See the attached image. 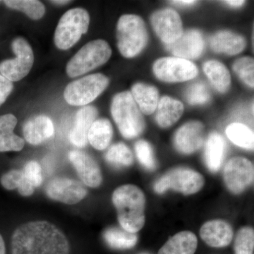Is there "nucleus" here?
<instances>
[{
	"mask_svg": "<svg viewBox=\"0 0 254 254\" xmlns=\"http://www.w3.org/2000/svg\"><path fill=\"white\" fill-rule=\"evenodd\" d=\"M223 177L227 189L232 193L239 194L253 183V163L242 157L230 159L224 168Z\"/></svg>",
	"mask_w": 254,
	"mask_h": 254,
	"instance_id": "9b49d317",
	"label": "nucleus"
},
{
	"mask_svg": "<svg viewBox=\"0 0 254 254\" xmlns=\"http://www.w3.org/2000/svg\"><path fill=\"white\" fill-rule=\"evenodd\" d=\"M200 235L202 240L210 247L221 248L231 243L233 230L231 226L223 220H211L202 226Z\"/></svg>",
	"mask_w": 254,
	"mask_h": 254,
	"instance_id": "a211bd4d",
	"label": "nucleus"
},
{
	"mask_svg": "<svg viewBox=\"0 0 254 254\" xmlns=\"http://www.w3.org/2000/svg\"><path fill=\"white\" fill-rule=\"evenodd\" d=\"M105 160L116 168H126L133 163L132 152L124 143H115L110 146L105 154Z\"/></svg>",
	"mask_w": 254,
	"mask_h": 254,
	"instance_id": "c85d7f7f",
	"label": "nucleus"
},
{
	"mask_svg": "<svg viewBox=\"0 0 254 254\" xmlns=\"http://www.w3.org/2000/svg\"><path fill=\"white\" fill-rule=\"evenodd\" d=\"M234 71L238 75L247 86L254 88V63L253 58L245 57L235 62Z\"/></svg>",
	"mask_w": 254,
	"mask_h": 254,
	"instance_id": "7c9ffc66",
	"label": "nucleus"
},
{
	"mask_svg": "<svg viewBox=\"0 0 254 254\" xmlns=\"http://www.w3.org/2000/svg\"><path fill=\"white\" fill-rule=\"evenodd\" d=\"M197 241L194 234L190 231L177 233L170 238L159 251L158 254H194Z\"/></svg>",
	"mask_w": 254,
	"mask_h": 254,
	"instance_id": "b1692460",
	"label": "nucleus"
},
{
	"mask_svg": "<svg viewBox=\"0 0 254 254\" xmlns=\"http://www.w3.org/2000/svg\"></svg>",
	"mask_w": 254,
	"mask_h": 254,
	"instance_id": "a18cd8bd",
	"label": "nucleus"
},
{
	"mask_svg": "<svg viewBox=\"0 0 254 254\" xmlns=\"http://www.w3.org/2000/svg\"><path fill=\"white\" fill-rule=\"evenodd\" d=\"M204 46L202 33L198 30L190 29L183 32L176 41L165 47L175 58L189 60L199 58L203 53Z\"/></svg>",
	"mask_w": 254,
	"mask_h": 254,
	"instance_id": "4468645a",
	"label": "nucleus"
},
{
	"mask_svg": "<svg viewBox=\"0 0 254 254\" xmlns=\"http://www.w3.org/2000/svg\"><path fill=\"white\" fill-rule=\"evenodd\" d=\"M55 133L51 119L46 115H38L28 120L23 127L25 139L31 145H40L50 139Z\"/></svg>",
	"mask_w": 254,
	"mask_h": 254,
	"instance_id": "6ab92c4d",
	"label": "nucleus"
},
{
	"mask_svg": "<svg viewBox=\"0 0 254 254\" xmlns=\"http://www.w3.org/2000/svg\"><path fill=\"white\" fill-rule=\"evenodd\" d=\"M113 136L112 124L107 119L95 120L88 133V141L90 144L98 150L108 148Z\"/></svg>",
	"mask_w": 254,
	"mask_h": 254,
	"instance_id": "a878e982",
	"label": "nucleus"
},
{
	"mask_svg": "<svg viewBox=\"0 0 254 254\" xmlns=\"http://www.w3.org/2000/svg\"><path fill=\"white\" fill-rule=\"evenodd\" d=\"M46 191L51 199L68 205L76 204L87 195V190L81 183L65 177L51 180L46 187Z\"/></svg>",
	"mask_w": 254,
	"mask_h": 254,
	"instance_id": "ddd939ff",
	"label": "nucleus"
},
{
	"mask_svg": "<svg viewBox=\"0 0 254 254\" xmlns=\"http://www.w3.org/2000/svg\"><path fill=\"white\" fill-rule=\"evenodd\" d=\"M135 152L138 161L145 169L154 170L156 168V160L149 143L144 140L137 141L135 144Z\"/></svg>",
	"mask_w": 254,
	"mask_h": 254,
	"instance_id": "72a5a7b5",
	"label": "nucleus"
},
{
	"mask_svg": "<svg viewBox=\"0 0 254 254\" xmlns=\"http://www.w3.org/2000/svg\"><path fill=\"white\" fill-rule=\"evenodd\" d=\"M11 48L16 58L0 63V74L11 82L21 81L33 67L34 54L29 43L21 37L15 38Z\"/></svg>",
	"mask_w": 254,
	"mask_h": 254,
	"instance_id": "1a4fd4ad",
	"label": "nucleus"
},
{
	"mask_svg": "<svg viewBox=\"0 0 254 254\" xmlns=\"http://www.w3.org/2000/svg\"><path fill=\"white\" fill-rule=\"evenodd\" d=\"M131 93L140 111L147 115L154 113L159 102L158 91L155 87L136 83L132 86Z\"/></svg>",
	"mask_w": 254,
	"mask_h": 254,
	"instance_id": "5701e85b",
	"label": "nucleus"
},
{
	"mask_svg": "<svg viewBox=\"0 0 254 254\" xmlns=\"http://www.w3.org/2000/svg\"><path fill=\"white\" fill-rule=\"evenodd\" d=\"M224 2L226 3V4L230 5V6H235V7H239V6H242V5L244 4V3L245 2V1H225Z\"/></svg>",
	"mask_w": 254,
	"mask_h": 254,
	"instance_id": "79ce46f5",
	"label": "nucleus"
},
{
	"mask_svg": "<svg viewBox=\"0 0 254 254\" xmlns=\"http://www.w3.org/2000/svg\"><path fill=\"white\" fill-rule=\"evenodd\" d=\"M98 115V110L91 105H86L78 110L75 118L74 126L69 133V141L73 145L78 148L86 146L88 131Z\"/></svg>",
	"mask_w": 254,
	"mask_h": 254,
	"instance_id": "f3484780",
	"label": "nucleus"
},
{
	"mask_svg": "<svg viewBox=\"0 0 254 254\" xmlns=\"http://www.w3.org/2000/svg\"><path fill=\"white\" fill-rule=\"evenodd\" d=\"M210 46L215 53L235 55L242 53L247 46L245 38L232 31L217 32L210 38Z\"/></svg>",
	"mask_w": 254,
	"mask_h": 254,
	"instance_id": "412c9836",
	"label": "nucleus"
},
{
	"mask_svg": "<svg viewBox=\"0 0 254 254\" xmlns=\"http://www.w3.org/2000/svg\"><path fill=\"white\" fill-rule=\"evenodd\" d=\"M68 159L84 185L93 188L100 186L103 180L101 171L91 155L80 150H72L68 153Z\"/></svg>",
	"mask_w": 254,
	"mask_h": 254,
	"instance_id": "dca6fc26",
	"label": "nucleus"
},
{
	"mask_svg": "<svg viewBox=\"0 0 254 254\" xmlns=\"http://www.w3.org/2000/svg\"><path fill=\"white\" fill-rule=\"evenodd\" d=\"M226 134L235 145L245 149H254V132L247 125L239 123H232L227 127Z\"/></svg>",
	"mask_w": 254,
	"mask_h": 254,
	"instance_id": "cd10ccee",
	"label": "nucleus"
},
{
	"mask_svg": "<svg viewBox=\"0 0 254 254\" xmlns=\"http://www.w3.org/2000/svg\"><path fill=\"white\" fill-rule=\"evenodd\" d=\"M90 16L83 8H73L60 18L55 30L54 41L58 49L66 50L78 43L89 27Z\"/></svg>",
	"mask_w": 254,
	"mask_h": 254,
	"instance_id": "423d86ee",
	"label": "nucleus"
},
{
	"mask_svg": "<svg viewBox=\"0 0 254 254\" xmlns=\"http://www.w3.org/2000/svg\"><path fill=\"white\" fill-rule=\"evenodd\" d=\"M24 145V140L14 133L0 136V152L20 151Z\"/></svg>",
	"mask_w": 254,
	"mask_h": 254,
	"instance_id": "f704fd0d",
	"label": "nucleus"
},
{
	"mask_svg": "<svg viewBox=\"0 0 254 254\" xmlns=\"http://www.w3.org/2000/svg\"><path fill=\"white\" fill-rule=\"evenodd\" d=\"M227 145L225 138L218 132H212L205 141L204 160L211 173H217L225 158Z\"/></svg>",
	"mask_w": 254,
	"mask_h": 254,
	"instance_id": "aec40b11",
	"label": "nucleus"
},
{
	"mask_svg": "<svg viewBox=\"0 0 254 254\" xmlns=\"http://www.w3.org/2000/svg\"><path fill=\"white\" fill-rule=\"evenodd\" d=\"M109 83V78L102 73L88 75L68 83L64 98L72 106H86L106 89Z\"/></svg>",
	"mask_w": 254,
	"mask_h": 254,
	"instance_id": "0eeeda50",
	"label": "nucleus"
},
{
	"mask_svg": "<svg viewBox=\"0 0 254 254\" xmlns=\"http://www.w3.org/2000/svg\"><path fill=\"white\" fill-rule=\"evenodd\" d=\"M150 22L157 36L165 45L176 41L184 32L180 15L175 10L169 8L153 13L150 17Z\"/></svg>",
	"mask_w": 254,
	"mask_h": 254,
	"instance_id": "f8f14e48",
	"label": "nucleus"
},
{
	"mask_svg": "<svg viewBox=\"0 0 254 254\" xmlns=\"http://www.w3.org/2000/svg\"><path fill=\"white\" fill-rule=\"evenodd\" d=\"M14 89L12 82L0 74V106L6 101Z\"/></svg>",
	"mask_w": 254,
	"mask_h": 254,
	"instance_id": "58836bf2",
	"label": "nucleus"
},
{
	"mask_svg": "<svg viewBox=\"0 0 254 254\" xmlns=\"http://www.w3.org/2000/svg\"><path fill=\"white\" fill-rule=\"evenodd\" d=\"M50 2L53 3V4H59V5H64L68 4V2H70V1H65V0H58V1H50Z\"/></svg>",
	"mask_w": 254,
	"mask_h": 254,
	"instance_id": "c03bdc74",
	"label": "nucleus"
},
{
	"mask_svg": "<svg viewBox=\"0 0 254 254\" xmlns=\"http://www.w3.org/2000/svg\"><path fill=\"white\" fill-rule=\"evenodd\" d=\"M187 102L191 105H204L210 100V93L207 85L203 82L193 83L187 88Z\"/></svg>",
	"mask_w": 254,
	"mask_h": 254,
	"instance_id": "2f4dec72",
	"label": "nucleus"
},
{
	"mask_svg": "<svg viewBox=\"0 0 254 254\" xmlns=\"http://www.w3.org/2000/svg\"><path fill=\"white\" fill-rule=\"evenodd\" d=\"M203 71L209 81L220 93L228 91L231 83V76L226 66L216 60H209L204 63Z\"/></svg>",
	"mask_w": 254,
	"mask_h": 254,
	"instance_id": "393cba45",
	"label": "nucleus"
},
{
	"mask_svg": "<svg viewBox=\"0 0 254 254\" xmlns=\"http://www.w3.org/2000/svg\"><path fill=\"white\" fill-rule=\"evenodd\" d=\"M12 254H69L67 239L58 227L46 221L23 224L11 239Z\"/></svg>",
	"mask_w": 254,
	"mask_h": 254,
	"instance_id": "f257e3e1",
	"label": "nucleus"
},
{
	"mask_svg": "<svg viewBox=\"0 0 254 254\" xmlns=\"http://www.w3.org/2000/svg\"><path fill=\"white\" fill-rule=\"evenodd\" d=\"M0 254H5L4 242L1 235H0Z\"/></svg>",
	"mask_w": 254,
	"mask_h": 254,
	"instance_id": "37998d69",
	"label": "nucleus"
},
{
	"mask_svg": "<svg viewBox=\"0 0 254 254\" xmlns=\"http://www.w3.org/2000/svg\"><path fill=\"white\" fill-rule=\"evenodd\" d=\"M34 189L35 187L31 185V182L23 175L22 180L20 182L19 186L18 187V192L23 196H28L33 194Z\"/></svg>",
	"mask_w": 254,
	"mask_h": 254,
	"instance_id": "ea45409f",
	"label": "nucleus"
},
{
	"mask_svg": "<svg viewBox=\"0 0 254 254\" xmlns=\"http://www.w3.org/2000/svg\"><path fill=\"white\" fill-rule=\"evenodd\" d=\"M111 55V48L106 41L95 40L89 42L68 61L66 73L71 78L82 76L104 64Z\"/></svg>",
	"mask_w": 254,
	"mask_h": 254,
	"instance_id": "39448f33",
	"label": "nucleus"
},
{
	"mask_svg": "<svg viewBox=\"0 0 254 254\" xmlns=\"http://www.w3.org/2000/svg\"><path fill=\"white\" fill-rule=\"evenodd\" d=\"M23 175L34 187H39L43 182L41 165L36 161L28 162L23 170Z\"/></svg>",
	"mask_w": 254,
	"mask_h": 254,
	"instance_id": "c9c22d12",
	"label": "nucleus"
},
{
	"mask_svg": "<svg viewBox=\"0 0 254 254\" xmlns=\"http://www.w3.org/2000/svg\"><path fill=\"white\" fill-rule=\"evenodd\" d=\"M172 2L174 3V4H177L178 5H182V6H190V5L194 4L195 3H196V1H193V0H179V1H173Z\"/></svg>",
	"mask_w": 254,
	"mask_h": 254,
	"instance_id": "a19ab883",
	"label": "nucleus"
},
{
	"mask_svg": "<svg viewBox=\"0 0 254 254\" xmlns=\"http://www.w3.org/2000/svg\"><path fill=\"white\" fill-rule=\"evenodd\" d=\"M117 40L119 51L125 58H134L140 54L148 42L143 20L137 15H123L117 25Z\"/></svg>",
	"mask_w": 254,
	"mask_h": 254,
	"instance_id": "20e7f679",
	"label": "nucleus"
},
{
	"mask_svg": "<svg viewBox=\"0 0 254 254\" xmlns=\"http://www.w3.org/2000/svg\"><path fill=\"white\" fill-rule=\"evenodd\" d=\"M204 142V126L198 121L187 123L177 130L174 145L182 154H191L201 148Z\"/></svg>",
	"mask_w": 254,
	"mask_h": 254,
	"instance_id": "2eb2a0df",
	"label": "nucleus"
},
{
	"mask_svg": "<svg viewBox=\"0 0 254 254\" xmlns=\"http://www.w3.org/2000/svg\"><path fill=\"white\" fill-rule=\"evenodd\" d=\"M111 114L120 133L127 139L136 138L144 130V119L131 92H121L115 95Z\"/></svg>",
	"mask_w": 254,
	"mask_h": 254,
	"instance_id": "7ed1b4c3",
	"label": "nucleus"
},
{
	"mask_svg": "<svg viewBox=\"0 0 254 254\" xmlns=\"http://www.w3.org/2000/svg\"><path fill=\"white\" fill-rule=\"evenodd\" d=\"M113 202L123 230L131 233L141 230L145 224V198L143 191L134 185H127L114 191Z\"/></svg>",
	"mask_w": 254,
	"mask_h": 254,
	"instance_id": "f03ea898",
	"label": "nucleus"
},
{
	"mask_svg": "<svg viewBox=\"0 0 254 254\" xmlns=\"http://www.w3.org/2000/svg\"><path fill=\"white\" fill-rule=\"evenodd\" d=\"M155 76L160 81L178 83L190 81L198 75V70L190 60L178 58H164L153 65Z\"/></svg>",
	"mask_w": 254,
	"mask_h": 254,
	"instance_id": "9d476101",
	"label": "nucleus"
},
{
	"mask_svg": "<svg viewBox=\"0 0 254 254\" xmlns=\"http://www.w3.org/2000/svg\"><path fill=\"white\" fill-rule=\"evenodd\" d=\"M254 248V230L249 227H243L237 233L235 240V254H253Z\"/></svg>",
	"mask_w": 254,
	"mask_h": 254,
	"instance_id": "473e14b6",
	"label": "nucleus"
},
{
	"mask_svg": "<svg viewBox=\"0 0 254 254\" xmlns=\"http://www.w3.org/2000/svg\"><path fill=\"white\" fill-rule=\"evenodd\" d=\"M156 109V123L162 128H168L180 120L185 108L179 100L164 96L159 100Z\"/></svg>",
	"mask_w": 254,
	"mask_h": 254,
	"instance_id": "4be33fe9",
	"label": "nucleus"
},
{
	"mask_svg": "<svg viewBox=\"0 0 254 254\" xmlns=\"http://www.w3.org/2000/svg\"><path fill=\"white\" fill-rule=\"evenodd\" d=\"M105 241L113 249L127 250L136 245L138 237L135 233H131L118 227H112L104 232Z\"/></svg>",
	"mask_w": 254,
	"mask_h": 254,
	"instance_id": "bb28decb",
	"label": "nucleus"
},
{
	"mask_svg": "<svg viewBox=\"0 0 254 254\" xmlns=\"http://www.w3.org/2000/svg\"><path fill=\"white\" fill-rule=\"evenodd\" d=\"M17 125V119L11 114L0 116V136L14 133L15 127Z\"/></svg>",
	"mask_w": 254,
	"mask_h": 254,
	"instance_id": "4c0bfd02",
	"label": "nucleus"
},
{
	"mask_svg": "<svg viewBox=\"0 0 254 254\" xmlns=\"http://www.w3.org/2000/svg\"><path fill=\"white\" fill-rule=\"evenodd\" d=\"M23 177V173L21 170H11L1 177V184L6 190H15V189H18Z\"/></svg>",
	"mask_w": 254,
	"mask_h": 254,
	"instance_id": "e433bc0d",
	"label": "nucleus"
},
{
	"mask_svg": "<svg viewBox=\"0 0 254 254\" xmlns=\"http://www.w3.org/2000/svg\"><path fill=\"white\" fill-rule=\"evenodd\" d=\"M205 180L200 174L191 169H173L164 175L155 182L156 193H165L169 190L181 192L184 194H193L199 191L204 185Z\"/></svg>",
	"mask_w": 254,
	"mask_h": 254,
	"instance_id": "6e6552de",
	"label": "nucleus"
},
{
	"mask_svg": "<svg viewBox=\"0 0 254 254\" xmlns=\"http://www.w3.org/2000/svg\"><path fill=\"white\" fill-rule=\"evenodd\" d=\"M4 4L11 9L22 11L33 20H39L46 13L44 4L38 0H6Z\"/></svg>",
	"mask_w": 254,
	"mask_h": 254,
	"instance_id": "c756f323",
	"label": "nucleus"
}]
</instances>
